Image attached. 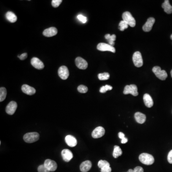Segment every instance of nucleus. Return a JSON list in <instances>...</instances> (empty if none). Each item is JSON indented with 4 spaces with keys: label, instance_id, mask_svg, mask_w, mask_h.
Masks as SVG:
<instances>
[{
    "label": "nucleus",
    "instance_id": "22",
    "mask_svg": "<svg viewBox=\"0 0 172 172\" xmlns=\"http://www.w3.org/2000/svg\"><path fill=\"white\" fill-rule=\"evenodd\" d=\"M162 7L164 9L165 12L168 14H171L172 13V6L170 5L169 1L165 0V2L162 4Z\"/></svg>",
    "mask_w": 172,
    "mask_h": 172
},
{
    "label": "nucleus",
    "instance_id": "36",
    "mask_svg": "<svg viewBox=\"0 0 172 172\" xmlns=\"http://www.w3.org/2000/svg\"><path fill=\"white\" fill-rule=\"evenodd\" d=\"M167 160L170 164H172V150L170 151L167 156Z\"/></svg>",
    "mask_w": 172,
    "mask_h": 172
},
{
    "label": "nucleus",
    "instance_id": "2",
    "mask_svg": "<svg viewBox=\"0 0 172 172\" xmlns=\"http://www.w3.org/2000/svg\"><path fill=\"white\" fill-rule=\"evenodd\" d=\"M39 133L36 132H28L23 136V140L27 143H33L37 142L39 140Z\"/></svg>",
    "mask_w": 172,
    "mask_h": 172
},
{
    "label": "nucleus",
    "instance_id": "3",
    "mask_svg": "<svg viewBox=\"0 0 172 172\" xmlns=\"http://www.w3.org/2000/svg\"><path fill=\"white\" fill-rule=\"evenodd\" d=\"M152 71L154 72L155 76L157 77L159 79L162 81H165L167 78V74L166 71L164 70H161V68L158 66H155L153 67Z\"/></svg>",
    "mask_w": 172,
    "mask_h": 172
},
{
    "label": "nucleus",
    "instance_id": "23",
    "mask_svg": "<svg viewBox=\"0 0 172 172\" xmlns=\"http://www.w3.org/2000/svg\"><path fill=\"white\" fill-rule=\"evenodd\" d=\"M6 18L9 22L11 23H15L17 21V17L16 15L14 14V12H12L11 11L8 12L5 15Z\"/></svg>",
    "mask_w": 172,
    "mask_h": 172
},
{
    "label": "nucleus",
    "instance_id": "11",
    "mask_svg": "<svg viewBox=\"0 0 172 172\" xmlns=\"http://www.w3.org/2000/svg\"><path fill=\"white\" fill-rule=\"evenodd\" d=\"M75 63L77 67L81 70H86L88 67V63L82 57H77L75 59Z\"/></svg>",
    "mask_w": 172,
    "mask_h": 172
},
{
    "label": "nucleus",
    "instance_id": "12",
    "mask_svg": "<svg viewBox=\"0 0 172 172\" xmlns=\"http://www.w3.org/2000/svg\"><path fill=\"white\" fill-rule=\"evenodd\" d=\"M155 19L153 17H150L148 19L147 21L145 23L143 27V30L144 32H148L150 31L152 29L153 25L155 23Z\"/></svg>",
    "mask_w": 172,
    "mask_h": 172
},
{
    "label": "nucleus",
    "instance_id": "43",
    "mask_svg": "<svg viewBox=\"0 0 172 172\" xmlns=\"http://www.w3.org/2000/svg\"><path fill=\"white\" fill-rule=\"evenodd\" d=\"M170 38H171V39H172V34H171V37H170Z\"/></svg>",
    "mask_w": 172,
    "mask_h": 172
},
{
    "label": "nucleus",
    "instance_id": "35",
    "mask_svg": "<svg viewBox=\"0 0 172 172\" xmlns=\"http://www.w3.org/2000/svg\"><path fill=\"white\" fill-rule=\"evenodd\" d=\"M111 168L110 166H106L101 168V172H111Z\"/></svg>",
    "mask_w": 172,
    "mask_h": 172
},
{
    "label": "nucleus",
    "instance_id": "37",
    "mask_svg": "<svg viewBox=\"0 0 172 172\" xmlns=\"http://www.w3.org/2000/svg\"><path fill=\"white\" fill-rule=\"evenodd\" d=\"M18 57L19 58L20 60H25L27 57V54L26 53H23L22 54V55H20V56H18Z\"/></svg>",
    "mask_w": 172,
    "mask_h": 172
},
{
    "label": "nucleus",
    "instance_id": "10",
    "mask_svg": "<svg viewBox=\"0 0 172 172\" xmlns=\"http://www.w3.org/2000/svg\"><path fill=\"white\" fill-rule=\"evenodd\" d=\"M105 131L104 128L101 126L97 127L92 132V136L93 138L97 139L102 137L105 134Z\"/></svg>",
    "mask_w": 172,
    "mask_h": 172
},
{
    "label": "nucleus",
    "instance_id": "32",
    "mask_svg": "<svg viewBox=\"0 0 172 172\" xmlns=\"http://www.w3.org/2000/svg\"><path fill=\"white\" fill-rule=\"evenodd\" d=\"M62 2V0H53L52 1V5L54 7H58Z\"/></svg>",
    "mask_w": 172,
    "mask_h": 172
},
{
    "label": "nucleus",
    "instance_id": "13",
    "mask_svg": "<svg viewBox=\"0 0 172 172\" xmlns=\"http://www.w3.org/2000/svg\"><path fill=\"white\" fill-rule=\"evenodd\" d=\"M17 104L16 102L12 101L10 102L6 108V112L9 115H13L16 111Z\"/></svg>",
    "mask_w": 172,
    "mask_h": 172
},
{
    "label": "nucleus",
    "instance_id": "17",
    "mask_svg": "<svg viewBox=\"0 0 172 172\" xmlns=\"http://www.w3.org/2000/svg\"><path fill=\"white\" fill-rule=\"evenodd\" d=\"M57 33V29L56 27H52L45 30L43 34L45 37H52L56 36Z\"/></svg>",
    "mask_w": 172,
    "mask_h": 172
},
{
    "label": "nucleus",
    "instance_id": "28",
    "mask_svg": "<svg viewBox=\"0 0 172 172\" xmlns=\"http://www.w3.org/2000/svg\"><path fill=\"white\" fill-rule=\"evenodd\" d=\"M129 25L127 24L125 22L123 21H121L120 22V23H119V29L121 31H123L124 30L126 29H127Z\"/></svg>",
    "mask_w": 172,
    "mask_h": 172
},
{
    "label": "nucleus",
    "instance_id": "29",
    "mask_svg": "<svg viewBox=\"0 0 172 172\" xmlns=\"http://www.w3.org/2000/svg\"><path fill=\"white\" fill-rule=\"evenodd\" d=\"M98 165L99 168H100V169L105 166H110V163L105 160H100L98 162Z\"/></svg>",
    "mask_w": 172,
    "mask_h": 172
},
{
    "label": "nucleus",
    "instance_id": "42",
    "mask_svg": "<svg viewBox=\"0 0 172 172\" xmlns=\"http://www.w3.org/2000/svg\"><path fill=\"white\" fill-rule=\"evenodd\" d=\"M171 77H172V70L171 71Z\"/></svg>",
    "mask_w": 172,
    "mask_h": 172
},
{
    "label": "nucleus",
    "instance_id": "38",
    "mask_svg": "<svg viewBox=\"0 0 172 172\" xmlns=\"http://www.w3.org/2000/svg\"><path fill=\"white\" fill-rule=\"evenodd\" d=\"M134 172H144L143 169L140 166H137L133 170Z\"/></svg>",
    "mask_w": 172,
    "mask_h": 172
},
{
    "label": "nucleus",
    "instance_id": "4",
    "mask_svg": "<svg viewBox=\"0 0 172 172\" xmlns=\"http://www.w3.org/2000/svg\"><path fill=\"white\" fill-rule=\"evenodd\" d=\"M123 21L130 26L131 27H133L135 26L136 21L135 19L132 16V14L129 12H125L122 14V15Z\"/></svg>",
    "mask_w": 172,
    "mask_h": 172
},
{
    "label": "nucleus",
    "instance_id": "39",
    "mask_svg": "<svg viewBox=\"0 0 172 172\" xmlns=\"http://www.w3.org/2000/svg\"><path fill=\"white\" fill-rule=\"evenodd\" d=\"M119 137L121 139H122L123 138H125V134L122 132H120L119 133H118Z\"/></svg>",
    "mask_w": 172,
    "mask_h": 172
},
{
    "label": "nucleus",
    "instance_id": "34",
    "mask_svg": "<svg viewBox=\"0 0 172 172\" xmlns=\"http://www.w3.org/2000/svg\"><path fill=\"white\" fill-rule=\"evenodd\" d=\"M77 17H78V19L79 20V21H81V22L83 23H85L87 22V17H85V16H83L82 15H78Z\"/></svg>",
    "mask_w": 172,
    "mask_h": 172
},
{
    "label": "nucleus",
    "instance_id": "7",
    "mask_svg": "<svg viewBox=\"0 0 172 172\" xmlns=\"http://www.w3.org/2000/svg\"><path fill=\"white\" fill-rule=\"evenodd\" d=\"M97 49L101 51H110L112 53H115V48L113 46L109 44L106 43H101L98 44L97 45Z\"/></svg>",
    "mask_w": 172,
    "mask_h": 172
},
{
    "label": "nucleus",
    "instance_id": "9",
    "mask_svg": "<svg viewBox=\"0 0 172 172\" xmlns=\"http://www.w3.org/2000/svg\"><path fill=\"white\" fill-rule=\"evenodd\" d=\"M58 74L60 78L63 80H66L68 78L70 75V73L68 68L66 66H61L59 67L58 71Z\"/></svg>",
    "mask_w": 172,
    "mask_h": 172
},
{
    "label": "nucleus",
    "instance_id": "21",
    "mask_svg": "<svg viewBox=\"0 0 172 172\" xmlns=\"http://www.w3.org/2000/svg\"><path fill=\"white\" fill-rule=\"evenodd\" d=\"M134 118L137 122L140 124L144 123L146 119L145 114L140 112H136L134 114Z\"/></svg>",
    "mask_w": 172,
    "mask_h": 172
},
{
    "label": "nucleus",
    "instance_id": "1",
    "mask_svg": "<svg viewBox=\"0 0 172 172\" xmlns=\"http://www.w3.org/2000/svg\"><path fill=\"white\" fill-rule=\"evenodd\" d=\"M140 161L145 165H151L154 164V159L153 155L147 153L141 154L139 157Z\"/></svg>",
    "mask_w": 172,
    "mask_h": 172
},
{
    "label": "nucleus",
    "instance_id": "20",
    "mask_svg": "<svg viewBox=\"0 0 172 172\" xmlns=\"http://www.w3.org/2000/svg\"><path fill=\"white\" fill-rule=\"evenodd\" d=\"M143 101L145 106L148 108H151L154 105V101L149 94H145L143 96Z\"/></svg>",
    "mask_w": 172,
    "mask_h": 172
},
{
    "label": "nucleus",
    "instance_id": "15",
    "mask_svg": "<svg viewBox=\"0 0 172 172\" xmlns=\"http://www.w3.org/2000/svg\"><path fill=\"white\" fill-rule=\"evenodd\" d=\"M63 160L66 162H68L73 157V155L71 152L68 149H64L61 153Z\"/></svg>",
    "mask_w": 172,
    "mask_h": 172
},
{
    "label": "nucleus",
    "instance_id": "40",
    "mask_svg": "<svg viewBox=\"0 0 172 172\" xmlns=\"http://www.w3.org/2000/svg\"><path fill=\"white\" fill-rule=\"evenodd\" d=\"M128 139H127V138L125 137V138H124L123 139H121V143H122V144H125V143H127V142H128Z\"/></svg>",
    "mask_w": 172,
    "mask_h": 172
},
{
    "label": "nucleus",
    "instance_id": "41",
    "mask_svg": "<svg viewBox=\"0 0 172 172\" xmlns=\"http://www.w3.org/2000/svg\"><path fill=\"white\" fill-rule=\"evenodd\" d=\"M134 172V171H133V170L129 169L128 171V172Z\"/></svg>",
    "mask_w": 172,
    "mask_h": 172
},
{
    "label": "nucleus",
    "instance_id": "6",
    "mask_svg": "<svg viewBox=\"0 0 172 172\" xmlns=\"http://www.w3.org/2000/svg\"><path fill=\"white\" fill-rule=\"evenodd\" d=\"M132 60L134 66L136 67H141L143 65V59L142 54L140 52L137 51L134 53L132 56Z\"/></svg>",
    "mask_w": 172,
    "mask_h": 172
},
{
    "label": "nucleus",
    "instance_id": "14",
    "mask_svg": "<svg viewBox=\"0 0 172 172\" xmlns=\"http://www.w3.org/2000/svg\"><path fill=\"white\" fill-rule=\"evenodd\" d=\"M31 63L32 66L37 70H42L44 68V64L37 57H33L31 59Z\"/></svg>",
    "mask_w": 172,
    "mask_h": 172
},
{
    "label": "nucleus",
    "instance_id": "24",
    "mask_svg": "<svg viewBox=\"0 0 172 172\" xmlns=\"http://www.w3.org/2000/svg\"><path fill=\"white\" fill-rule=\"evenodd\" d=\"M122 152L121 148L117 145H115L114 147L113 152V156L115 158H117L119 156L122 155Z\"/></svg>",
    "mask_w": 172,
    "mask_h": 172
},
{
    "label": "nucleus",
    "instance_id": "31",
    "mask_svg": "<svg viewBox=\"0 0 172 172\" xmlns=\"http://www.w3.org/2000/svg\"><path fill=\"white\" fill-rule=\"evenodd\" d=\"M78 90L81 93H85L88 91V88L84 85H80L78 87Z\"/></svg>",
    "mask_w": 172,
    "mask_h": 172
},
{
    "label": "nucleus",
    "instance_id": "19",
    "mask_svg": "<svg viewBox=\"0 0 172 172\" xmlns=\"http://www.w3.org/2000/svg\"><path fill=\"white\" fill-rule=\"evenodd\" d=\"M92 163L90 161L87 160L83 162L80 165V169L82 172H87L91 169Z\"/></svg>",
    "mask_w": 172,
    "mask_h": 172
},
{
    "label": "nucleus",
    "instance_id": "16",
    "mask_svg": "<svg viewBox=\"0 0 172 172\" xmlns=\"http://www.w3.org/2000/svg\"><path fill=\"white\" fill-rule=\"evenodd\" d=\"M22 91L28 95H33L36 93V90L34 88L31 87L28 85L25 84L22 86Z\"/></svg>",
    "mask_w": 172,
    "mask_h": 172
},
{
    "label": "nucleus",
    "instance_id": "18",
    "mask_svg": "<svg viewBox=\"0 0 172 172\" xmlns=\"http://www.w3.org/2000/svg\"><path fill=\"white\" fill-rule=\"evenodd\" d=\"M65 141L67 144L71 147L76 146L77 144V141L76 138L70 135H68L66 137Z\"/></svg>",
    "mask_w": 172,
    "mask_h": 172
},
{
    "label": "nucleus",
    "instance_id": "8",
    "mask_svg": "<svg viewBox=\"0 0 172 172\" xmlns=\"http://www.w3.org/2000/svg\"><path fill=\"white\" fill-rule=\"evenodd\" d=\"M44 165L50 172H54L57 169L56 162L51 159H47L44 162Z\"/></svg>",
    "mask_w": 172,
    "mask_h": 172
},
{
    "label": "nucleus",
    "instance_id": "26",
    "mask_svg": "<svg viewBox=\"0 0 172 172\" xmlns=\"http://www.w3.org/2000/svg\"><path fill=\"white\" fill-rule=\"evenodd\" d=\"M7 95V90L4 87L0 88V101L2 102L5 100Z\"/></svg>",
    "mask_w": 172,
    "mask_h": 172
},
{
    "label": "nucleus",
    "instance_id": "27",
    "mask_svg": "<svg viewBox=\"0 0 172 172\" xmlns=\"http://www.w3.org/2000/svg\"><path fill=\"white\" fill-rule=\"evenodd\" d=\"M110 77V74L107 72H104L103 73H100L98 75V78L100 81L108 80V79H109Z\"/></svg>",
    "mask_w": 172,
    "mask_h": 172
},
{
    "label": "nucleus",
    "instance_id": "30",
    "mask_svg": "<svg viewBox=\"0 0 172 172\" xmlns=\"http://www.w3.org/2000/svg\"><path fill=\"white\" fill-rule=\"evenodd\" d=\"M112 89V87H111V86L106 85L102 86V87H101L100 88V93H104L105 92H106L108 90H111Z\"/></svg>",
    "mask_w": 172,
    "mask_h": 172
},
{
    "label": "nucleus",
    "instance_id": "5",
    "mask_svg": "<svg viewBox=\"0 0 172 172\" xmlns=\"http://www.w3.org/2000/svg\"><path fill=\"white\" fill-rule=\"evenodd\" d=\"M123 94L125 95L131 94L134 96H138L139 93H138L137 87L136 85L134 84L126 86L123 91Z\"/></svg>",
    "mask_w": 172,
    "mask_h": 172
},
{
    "label": "nucleus",
    "instance_id": "25",
    "mask_svg": "<svg viewBox=\"0 0 172 172\" xmlns=\"http://www.w3.org/2000/svg\"><path fill=\"white\" fill-rule=\"evenodd\" d=\"M105 38L107 40L109 45L113 47L115 45L114 41L116 40V36L115 34L111 35L110 34H107L105 36Z\"/></svg>",
    "mask_w": 172,
    "mask_h": 172
},
{
    "label": "nucleus",
    "instance_id": "33",
    "mask_svg": "<svg viewBox=\"0 0 172 172\" xmlns=\"http://www.w3.org/2000/svg\"><path fill=\"white\" fill-rule=\"evenodd\" d=\"M38 172H50L48 169L45 167L44 165H40L38 167Z\"/></svg>",
    "mask_w": 172,
    "mask_h": 172
}]
</instances>
